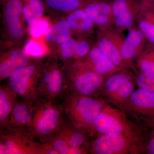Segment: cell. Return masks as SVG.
<instances>
[{
  "instance_id": "6da1fadb",
  "label": "cell",
  "mask_w": 154,
  "mask_h": 154,
  "mask_svg": "<svg viewBox=\"0 0 154 154\" xmlns=\"http://www.w3.org/2000/svg\"><path fill=\"white\" fill-rule=\"evenodd\" d=\"M62 101L43 98L34 101L28 131L33 139L44 142L56 134L66 120Z\"/></svg>"
},
{
  "instance_id": "7a4b0ae2",
  "label": "cell",
  "mask_w": 154,
  "mask_h": 154,
  "mask_svg": "<svg viewBox=\"0 0 154 154\" xmlns=\"http://www.w3.org/2000/svg\"><path fill=\"white\" fill-rule=\"evenodd\" d=\"M66 116L79 130L89 137L94 121L108 104L98 96H79L69 93L62 100Z\"/></svg>"
},
{
  "instance_id": "3957f363",
  "label": "cell",
  "mask_w": 154,
  "mask_h": 154,
  "mask_svg": "<svg viewBox=\"0 0 154 154\" xmlns=\"http://www.w3.org/2000/svg\"><path fill=\"white\" fill-rule=\"evenodd\" d=\"M110 134L122 135L138 142L144 136L142 129L131 121L123 110L108 105L96 117L89 137Z\"/></svg>"
},
{
  "instance_id": "277c9868",
  "label": "cell",
  "mask_w": 154,
  "mask_h": 154,
  "mask_svg": "<svg viewBox=\"0 0 154 154\" xmlns=\"http://www.w3.org/2000/svg\"><path fill=\"white\" fill-rule=\"evenodd\" d=\"M69 93L79 96H98L105 77L88 68L82 60L64 64Z\"/></svg>"
},
{
  "instance_id": "5b68a950",
  "label": "cell",
  "mask_w": 154,
  "mask_h": 154,
  "mask_svg": "<svg viewBox=\"0 0 154 154\" xmlns=\"http://www.w3.org/2000/svg\"><path fill=\"white\" fill-rule=\"evenodd\" d=\"M63 63L53 57L43 62L38 98L62 101L69 94Z\"/></svg>"
},
{
  "instance_id": "8992f818",
  "label": "cell",
  "mask_w": 154,
  "mask_h": 154,
  "mask_svg": "<svg viewBox=\"0 0 154 154\" xmlns=\"http://www.w3.org/2000/svg\"><path fill=\"white\" fill-rule=\"evenodd\" d=\"M43 64V62L35 60L9 77L6 84L18 98L31 101L38 98Z\"/></svg>"
},
{
  "instance_id": "52a82bcc",
  "label": "cell",
  "mask_w": 154,
  "mask_h": 154,
  "mask_svg": "<svg viewBox=\"0 0 154 154\" xmlns=\"http://www.w3.org/2000/svg\"><path fill=\"white\" fill-rule=\"evenodd\" d=\"M0 154H44L43 144L28 131L4 128L1 129Z\"/></svg>"
},
{
  "instance_id": "ba28073f",
  "label": "cell",
  "mask_w": 154,
  "mask_h": 154,
  "mask_svg": "<svg viewBox=\"0 0 154 154\" xmlns=\"http://www.w3.org/2000/svg\"><path fill=\"white\" fill-rule=\"evenodd\" d=\"M122 135H99L89 140L88 153L92 154H139V143Z\"/></svg>"
},
{
  "instance_id": "9c48e42d",
  "label": "cell",
  "mask_w": 154,
  "mask_h": 154,
  "mask_svg": "<svg viewBox=\"0 0 154 154\" xmlns=\"http://www.w3.org/2000/svg\"><path fill=\"white\" fill-rule=\"evenodd\" d=\"M5 30L11 43L22 41L25 35L22 0H1Z\"/></svg>"
},
{
  "instance_id": "30bf717a",
  "label": "cell",
  "mask_w": 154,
  "mask_h": 154,
  "mask_svg": "<svg viewBox=\"0 0 154 154\" xmlns=\"http://www.w3.org/2000/svg\"><path fill=\"white\" fill-rule=\"evenodd\" d=\"M125 37L123 32L115 28L97 31L96 44L97 47L115 66L132 69L122 57L121 50Z\"/></svg>"
},
{
  "instance_id": "8fae6325",
  "label": "cell",
  "mask_w": 154,
  "mask_h": 154,
  "mask_svg": "<svg viewBox=\"0 0 154 154\" xmlns=\"http://www.w3.org/2000/svg\"><path fill=\"white\" fill-rule=\"evenodd\" d=\"M119 108L126 115L142 121L144 124L154 117V95L146 90L138 88Z\"/></svg>"
},
{
  "instance_id": "7c38bea8",
  "label": "cell",
  "mask_w": 154,
  "mask_h": 154,
  "mask_svg": "<svg viewBox=\"0 0 154 154\" xmlns=\"http://www.w3.org/2000/svg\"><path fill=\"white\" fill-rule=\"evenodd\" d=\"M142 0H113L114 28L123 32L135 25L141 6Z\"/></svg>"
},
{
  "instance_id": "4fadbf2b",
  "label": "cell",
  "mask_w": 154,
  "mask_h": 154,
  "mask_svg": "<svg viewBox=\"0 0 154 154\" xmlns=\"http://www.w3.org/2000/svg\"><path fill=\"white\" fill-rule=\"evenodd\" d=\"M128 30L121 47L122 57L132 70L137 72L134 62L143 51L148 40L136 25Z\"/></svg>"
},
{
  "instance_id": "5bb4252c",
  "label": "cell",
  "mask_w": 154,
  "mask_h": 154,
  "mask_svg": "<svg viewBox=\"0 0 154 154\" xmlns=\"http://www.w3.org/2000/svg\"><path fill=\"white\" fill-rule=\"evenodd\" d=\"M83 9L91 17L98 30L114 28L113 0H95Z\"/></svg>"
},
{
  "instance_id": "9a60e30c",
  "label": "cell",
  "mask_w": 154,
  "mask_h": 154,
  "mask_svg": "<svg viewBox=\"0 0 154 154\" xmlns=\"http://www.w3.org/2000/svg\"><path fill=\"white\" fill-rule=\"evenodd\" d=\"M24 49H17L3 54L0 60V80L8 79L15 72L35 60Z\"/></svg>"
},
{
  "instance_id": "2e32d148",
  "label": "cell",
  "mask_w": 154,
  "mask_h": 154,
  "mask_svg": "<svg viewBox=\"0 0 154 154\" xmlns=\"http://www.w3.org/2000/svg\"><path fill=\"white\" fill-rule=\"evenodd\" d=\"M34 102V101L18 98L8 123L3 129L11 128L28 131L33 116Z\"/></svg>"
},
{
  "instance_id": "e0dca14e",
  "label": "cell",
  "mask_w": 154,
  "mask_h": 154,
  "mask_svg": "<svg viewBox=\"0 0 154 154\" xmlns=\"http://www.w3.org/2000/svg\"><path fill=\"white\" fill-rule=\"evenodd\" d=\"M65 20L70 28L72 35L78 39L93 37L95 32V24L83 8L69 13Z\"/></svg>"
},
{
  "instance_id": "ac0fdd59",
  "label": "cell",
  "mask_w": 154,
  "mask_h": 154,
  "mask_svg": "<svg viewBox=\"0 0 154 154\" xmlns=\"http://www.w3.org/2000/svg\"><path fill=\"white\" fill-rule=\"evenodd\" d=\"M82 60L88 68L105 78L123 69L115 66L112 63L98 48L96 42L88 55Z\"/></svg>"
},
{
  "instance_id": "d6986e66",
  "label": "cell",
  "mask_w": 154,
  "mask_h": 154,
  "mask_svg": "<svg viewBox=\"0 0 154 154\" xmlns=\"http://www.w3.org/2000/svg\"><path fill=\"white\" fill-rule=\"evenodd\" d=\"M135 25L144 33L148 41L154 43V3L151 0H142L140 11Z\"/></svg>"
},
{
  "instance_id": "ffe728a7",
  "label": "cell",
  "mask_w": 154,
  "mask_h": 154,
  "mask_svg": "<svg viewBox=\"0 0 154 154\" xmlns=\"http://www.w3.org/2000/svg\"><path fill=\"white\" fill-rule=\"evenodd\" d=\"M56 134L64 140L72 148L85 149L88 151L89 136L75 127L68 119H66Z\"/></svg>"
},
{
  "instance_id": "44dd1931",
  "label": "cell",
  "mask_w": 154,
  "mask_h": 154,
  "mask_svg": "<svg viewBox=\"0 0 154 154\" xmlns=\"http://www.w3.org/2000/svg\"><path fill=\"white\" fill-rule=\"evenodd\" d=\"M130 69H123L106 77L101 91V94L106 97V100L135 76Z\"/></svg>"
},
{
  "instance_id": "7402d4cb",
  "label": "cell",
  "mask_w": 154,
  "mask_h": 154,
  "mask_svg": "<svg viewBox=\"0 0 154 154\" xmlns=\"http://www.w3.org/2000/svg\"><path fill=\"white\" fill-rule=\"evenodd\" d=\"M18 97L7 84L0 87V128L3 129L8 123L9 117Z\"/></svg>"
},
{
  "instance_id": "603a6c76",
  "label": "cell",
  "mask_w": 154,
  "mask_h": 154,
  "mask_svg": "<svg viewBox=\"0 0 154 154\" xmlns=\"http://www.w3.org/2000/svg\"><path fill=\"white\" fill-rule=\"evenodd\" d=\"M70 28L66 20H61L51 26L45 35V39L49 44L60 45L71 38Z\"/></svg>"
},
{
  "instance_id": "cb8c5ba5",
  "label": "cell",
  "mask_w": 154,
  "mask_h": 154,
  "mask_svg": "<svg viewBox=\"0 0 154 154\" xmlns=\"http://www.w3.org/2000/svg\"><path fill=\"white\" fill-rule=\"evenodd\" d=\"M23 2L22 16L28 27L43 17L45 8L42 0H22Z\"/></svg>"
},
{
  "instance_id": "d4e9b609",
  "label": "cell",
  "mask_w": 154,
  "mask_h": 154,
  "mask_svg": "<svg viewBox=\"0 0 154 154\" xmlns=\"http://www.w3.org/2000/svg\"><path fill=\"white\" fill-rule=\"evenodd\" d=\"M95 0H43L46 8L57 12L69 14L83 8Z\"/></svg>"
},
{
  "instance_id": "484cf974",
  "label": "cell",
  "mask_w": 154,
  "mask_h": 154,
  "mask_svg": "<svg viewBox=\"0 0 154 154\" xmlns=\"http://www.w3.org/2000/svg\"><path fill=\"white\" fill-rule=\"evenodd\" d=\"M139 71L154 74V43L148 41L143 51L135 61Z\"/></svg>"
},
{
  "instance_id": "4316f807",
  "label": "cell",
  "mask_w": 154,
  "mask_h": 154,
  "mask_svg": "<svg viewBox=\"0 0 154 154\" xmlns=\"http://www.w3.org/2000/svg\"><path fill=\"white\" fill-rule=\"evenodd\" d=\"M44 143H46L58 154H85L88 153L85 149H74L57 134L49 138Z\"/></svg>"
},
{
  "instance_id": "83f0119b",
  "label": "cell",
  "mask_w": 154,
  "mask_h": 154,
  "mask_svg": "<svg viewBox=\"0 0 154 154\" xmlns=\"http://www.w3.org/2000/svg\"><path fill=\"white\" fill-rule=\"evenodd\" d=\"M136 83L135 76L133 78L124 85L116 93L107 99L119 108L125 103L135 90Z\"/></svg>"
},
{
  "instance_id": "f1b7e54d",
  "label": "cell",
  "mask_w": 154,
  "mask_h": 154,
  "mask_svg": "<svg viewBox=\"0 0 154 154\" xmlns=\"http://www.w3.org/2000/svg\"><path fill=\"white\" fill-rule=\"evenodd\" d=\"M90 38H79L75 48L74 60H82L88 55L96 41Z\"/></svg>"
},
{
  "instance_id": "f546056e",
  "label": "cell",
  "mask_w": 154,
  "mask_h": 154,
  "mask_svg": "<svg viewBox=\"0 0 154 154\" xmlns=\"http://www.w3.org/2000/svg\"><path fill=\"white\" fill-rule=\"evenodd\" d=\"M49 19L42 17L28 27V32L32 38H40L45 35L51 27Z\"/></svg>"
},
{
  "instance_id": "4dcf8cb0",
  "label": "cell",
  "mask_w": 154,
  "mask_h": 154,
  "mask_svg": "<svg viewBox=\"0 0 154 154\" xmlns=\"http://www.w3.org/2000/svg\"><path fill=\"white\" fill-rule=\"evenodd\" d=\"M136 83L138 88L144 89L154 95V74L136 72Z\"/></svg>"
},
{
  "instance_id": "1f68e13d",
  "label": "cell",
  "mask_w": 154,
  "mask_h": 154,
  "mask_svg": "<svg viewBox=\"0 0 154 154\" xmlns=\"http://www.w3.org/2000/svg\"><path fill=\"white\" fill-rule=\"evenodd\" d=\"M76 40L71 38L60 45V59L64 64L74 60L75 48Z\"/></svg>"
},
{
  "instance_id": "d6a6232c",
  "label": "cell",
  "mask_w": 154,
  "mask_h": 154,
  "mask_svg": "<svg viewBox=\"0 0 154 154\" xmlns=\"http://www.w3.org/2000/svg\"><path fill=\"white\" fill-rule=\"evenodd\" d=\"M23 49L27 54L35 58L42 57L46 54V50L42 45L33 39L29 40L26 43Z\"/></svg>"
},
{
  "instance_id": "836d02e7",
  "label": "cell",
  "mask_w": 154,
  "mask_h": 154,
  "mask_svg": "<svg viewBox=\"0 0 154 154\" xmlns=\"http://www.w3.org/2000/svg\"><path fill=\"white\" fill-rule=\"evenodd\" d=\"M140 154H154V137L146 134L139 143Z\"/></svg>"
},
{
  "instance_id": "e575fe53",
  "label": "cell",
  "mask_w": 154,
  "mask_h": 154,
  "mask_svg": "<svg viewBox=\"0 0 154 154\" xmlns=\"http://www.w3.org/2000/svg\"><path fill=\"white\" fill-rule=\"evenodd\" d=\"M146 134L154 137V117L150 119L144 123Z\"/></svg>"
},
{
  "instance_id": "d590c367",
  "label": "cell",
  "mask_w": 154,
  "mask_h": 154,
  "mask_svg": "<svg viewBox=\"0 0 154 154\" xmlns=\"http://www.w3.org/2000/svg\"><path fill=\"white\" fill-rule=\"evenodd\" d=\"M151 1H152V2H153L154 3V0H151Z\"/></svg>"
}]
</instances>
